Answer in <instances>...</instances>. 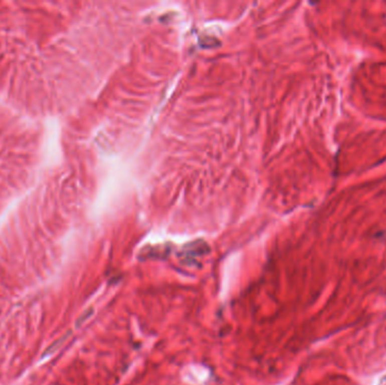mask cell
Instances as JSON below:
<instances>
[{"mask_svg": "<svg viewBox=\"0 0 386 385\" xmlns=\"http://www.w3.org/2000/svg\"><path fill=\"white\" fill-rule=\"evenodd\" d=\"M93 313H94V308H93V307L88 308V310L85 311V312L83 313V314L80 315V317H79L78 321H77V324H76V325L80 326L83 323H85V322H86V321L89 319V317H91V316L93 315Z\"/></svg>", "mask_w": 386, "mask_h": 385, "instance_id": "7a4b0ae2", "label": "cell"}, {"mask_svg": "<svg viewBox=\"0 0 386 385\" xmlns=\"http://www.w3.org/2000/svg\"><path fill=\"white\" fill-rule=\"evenodd\" d=\"M68 334H69V333H68ZM68 334H66L64 338L59 339V340H58V341H56L55 343L51 344V346L48 348V350L43 353V357H47V356H49V355H51V353H53L55 351H57L58 349H59V348L61 347V344H64V342L66 341V339L68 338Z\"/></svg>", "mask_w": 386, "mask_h": 385, "instance_id": "6da1fadb", "label": "cell"}]
</instances>
